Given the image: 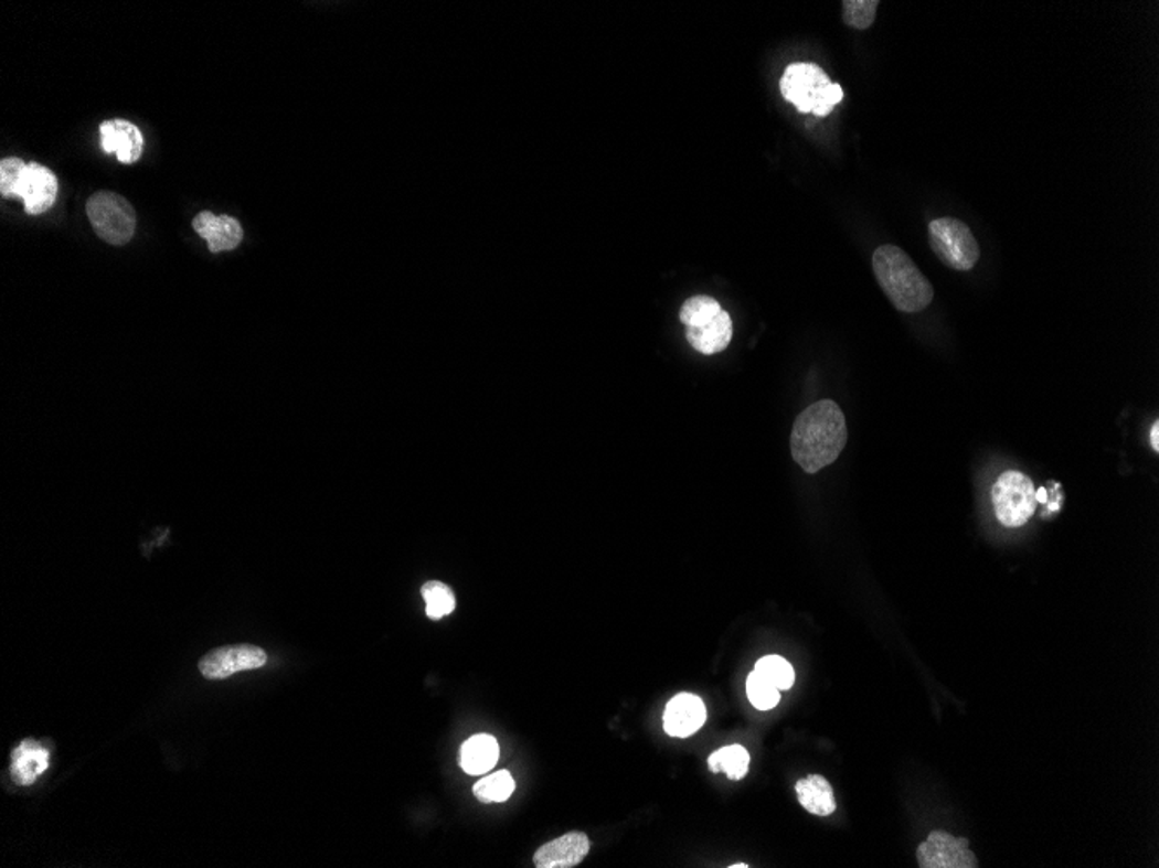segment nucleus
Listing matches in <instances>:
<instances>
[{"instance_id": "f257e3e1", "label": "nucleus", "mask_w": 1159, "mask_h": 868, "mask_svg": "<svg viewBox=\"0 0 1159 868\" xmlns=\"http://www.w3.org/2000/svg\"><path fill=\"white\" fill-rule=\"evenodd\" d=\"M848 444V425L836 400H818L795 418L790 449L795 463L807 473H818L836 463Z\"/></svg>"}, {"instance_id": "f03ea898", "label": "nucleus", "mask_w": 1159, "mask_h": 868, "mask_svg": "<svg viewBox=\"0 0 1159 868\" xmlns=\"http://www.w3.org/2000/svg\"><path fill=\"white\" fill-rule=\"evenodd\" d=\"M873 272L885 297L901 312H921L934 300V288L906 251L882 245L873 251Z\"/></svg>"}, {"instance_id": "7ed1b4c3", "label": "nucleus", "mask_w": 1159, "mask_h": 868, "mask_svg": "<svg viewBox=\"0 0 1159 868\" xmlns=\"http://www.w3.org/2000/svg\"><path fill=\"white\" fill-rule=\"evenodd\" d=\"M0 193L6 199H20L29 215H41L56 203L57 178L53 170L21 158L0 162Z\"/></svg>"}, {"instance_id": "20e7f679", "label": "nucleus", "mask_w": 1159, "mask_h": 868, "mask_svg": "<svg viewBox=\"0 0 1159 868\" xmlns=\"http://www.w3.org/2000/svg\"><path fill=\"white\" fill-rule=\"evenodd\" d=\"M779 89L800 114L825 118L843 99V89L831 84L827 73L815 63H794L783 73Z\"/></svg>"}, {"instance_id": "39448f33", "label": "nucleus", "mask_w": 1159, "mask_h": 868, "mask_svg": "<svg viewBox=\"0 0 1159 868\" xmlns=\"http://www.w3.org/2000/svg\"><path fill=\"white\" fill-rule=\"evenodd\" d=\"M679 318L685 326V339L691 347L703 356L724 351L733 340L731 315L714 297H691L682 303Z\"/></svg>"}, {"instance_id": "423d86ee", "label": "nucleus", "mask_w": 1159, "mask_h": 868, "mask_svg": "<svg viewBox=\"0 0 1159 868\" xmlns=\"http://www.w3.org/2000/svg\"><path fill=\"white\" fill-rule=\"evenodd\" d=\"M928 245L937 259L953 271H970L981 259V248L976 236L960 218H934L928 224Z\"/></svg>"}, {"instance_id": "0eeeda50", "label": "nucleus", "mask_w": 1159, "mask_h": 868, "mask_svg": "<svg viewBox=\"0 0 1159 868\" xmlns=\"http://www.w3.org/2000/svg\"><path fill=\"white\" fill-rule=\"evenodd\" d=\"M87 217L94 233L115 247L127 245L135 238L136 211L129 200L111 191H98L94 193L86 205Z\"/></svg>"}, {"instance_id": "6e6552de", "label": "nucleus", "mask_w": 1159, "mask_h": 868, "mask_svg": "<svg viewBox=\"0 0 1159 868\" xmlns=\"http://www.w3.org/2000/svg\"><path fill=\"white\" fill-rule=\"evenodd\" d=\"M995 515L1010 529L1028 524L1036 512V489L1030 476L1018 470L1001 473L991 489Z\"/></svg>"}, {"instance_id": "1a4fd4ad", "label": "nucleus", "mask_w": 1159, "mask_h": 868, "mask_svg": "<svg viewBox=\"0 0 1159 868\" xmlns=\"http://www.w3.org/2000/svg\"><path fill=\"white\" fill-rule=\"evenodd\" d=\"M266 661H268V655L259 646H221L200 658L199 669L205 678L224 679L240 671L263 667Z\"/></svg>"}, {"instance_id": "9d476101", "label": "nucleus", "mask_w": 1159, "mask_h": 868, "mask_svg": "<svg viewBox=\"0 0 1159 868\" xmlns=\"http://www.w3.org/2000/svg\"><path fill=\"white\" fill-rule=\"evenodd\" d=\"M916 860L922 868H974L976 857L970 851L969 840L936 831L918 846Z\"/></svg>"}, {"instance_id": "9b49d317", "label": "nucleus", "mask_w": 1159, "mask_h": 868, "mask_svg": "<svg viewBox=\"0 0 1159 868\" xmlns=\"http://www.w3.org/2000/svg\"><path fill=\"white\" fill-rule=\"evenodd\" d=\"M99 133H102L103 151L108 154H117L118 162L124 165L136 163L141 158L142 150H145V138L135 124L124 118L106 120L99 126Z\"/></svg>"}, {"instance_id": "f8f14e48", "label": "nucleus", "mask_w": 1159, "mask_h": 868, "mask_svg": "<svg viewBox=\"0 0 1159 868\" xmlns=\"http://www.w3.org/2000/svg\"><path fill=\"white\" fill-rule=\"evenodd\" d=\"M193 229H195L196 235L202 236L208 242L209 250L212 254L235 250V248H238L242 239H244V227L240 224L238 218L226 214L215 215L209 211L200 212L193 218Z\"/></svg>"}, {"instance_id": "ddd939ff", "label": "nucleus", "mask_w": 1159, "mask_h": 868, "mask_svg": "<svg viewBox=\"0 0 1159 868\" xmlns=\"http://www.w3.org/2000/svg\"><path fill=\"white\" fill-rule=\"evenodd\" d=\"M705 704L697 695H676L667 704L666 712H663V728L670 737H678V739L693 736L705 725Z\"/></svg>"}, {"instance_id": "4468645a", "label": "nucleus", "mask_w": 1159, "mask_h": 868, "mask_svg": "<svg viewBox=\"0 0 1159 868\" xmlns=\"http://www.w3.org/2000/svg\"><path fill=\"white\" fill-rule=\"evenodd\" d=\"M591 851L584 833H570L539 848L533 857L536 868H572L582 864Z\"/></svg>"}, {"instance_id": "2eb2a0df", "label": "nucleus", "mask_w": 1159, "mask_h": 868, "mask_svg": "<svg viewBox=\"0 0 1159 868\" xmlns=\"http://www.w3.org/2000/svg\"><path fill=\"white\" fill-rule=\"evenodd\" d=\"M47 767L50 751L38 740H23L11 754V773L20 785H32Z\"/></svg>"}, {"instance_id": "dca6fc26", "label": "nucleus", "mask_w": 1159, "mask_h": 868, "mask_svg": "<svg viewBox=\"0 0 1159 868\" xmlns=\"http://www.w3.org/2000/svg\"><path fill=\"white\" fill-rule=\"evenodd\" d=\"M499 758V742L487 733L470 737L460 749V767L469 775H482V773L490 772Z\"/></svg>"}, {"instance_id": "f3484780", "label": "nucleus", "mask_w": 1159, "mask_h": 868, "mask_svg": "<svg viewBox=\"0 0 1159 868\" xmlns=\"http://www.w3.org/2000/svg\"><path fill=\"white\" fill-rule=\"evenodd\" d=\"M800 806L816 816H830L836 812V794L825 776L809 775L795 785Z\"/></svg>"}, {"instance_id": "a211bd4d", "label": "nucleus", "mask_w": 1159, "mask_h": 868, "mask_svg": "<svg viewBox=\"0 0 1159 868\" xmlns=\"http://www.w3.org/2000/svg\"><path fill=\"white\" fill-rule=\"evenodd\" d=\"M748 767H751V754L738 743L721 748L712 752L709 758L710 772H724L731 780H742L748 773Z\"/></svg>"}, {"instance_id": "6ab92c4d", "label": "nucleus", "mask_w": 1159, "mask_h": 868, "mask_svg": "<svg viewBox=\"0 0 1159 868\" xmlns=\"http://www.w3.org/2000/svg\"><path fill=\"white\" fill-rule=\"evenodd\" d=\"M514 789L515 782L511 773L502 770L476 782L472 792L481 803H503L512 796Z\"/></svg>"}, {"instance_id": "aec40b11", "label": "nucleus", "mask_w": 1159, "mask_h": 868, "mask_svg": "<svg viewBox=\"0 0 1159 868\" xmlns=\"http://www.w3.org/2000/svg\"><path fill=\"white\" fill-rule=\"evenodd\" d=\"M422 597L426 602V614L433 621H439L455 610V594L448 586L439 581H429L422 586Z\"/></svg>"}, {"instance_id": "412c9836", "label": "nucleus", "mask_w": 1159, "mask_h": 868, "mask_svg": "<svg viewBox=\"0 0 1159 868\" xmlns=\"http://www.w3.org/2000/svg\"><path fill=\"white\" fill-rule=\"evenodd\" d=\"M755 671L779 692L790 690L794 687L795 671L787 658L779 657V655H766L757 661Z\"/></svg>"}, {"instance_id": "4be33fe9", "label": "nucleus", "mask_w": 1159, "mask_h": 868, "mask_svg": "<svg viewBox=\"0 0 1159 868\" xmlns=\"http://www.w3.org/2000/svg\"><path fill=\"white\" fill-rule=\"evenodd\" d=\"M746 694H748L752 706L758 711H769L779 704L778 688L773 687L767 679L758 675L757 671H752L751 676L746 678Z\"/></svg>"}, {"instance_id": "5701e85b", "label": "nucleus", "mask_w": 1159, "mask_h": 868, "mask_svg": "<svg viewBox=\"0 0 1159 868\" xmlns=\"http://www.w3.org/2000/svg\"><path fill=\"white\" fill-rule=\"evenodd\" d=\"M879 0H846L842 4L843 23L854 30H868L875 23Z\"/></svg>"}, {"instance_id": "b1692460", "label": "nucleus", "mask_w": 1159, "mask_h": 868, "mask_svg": "<svg viewBox=\"0 0 1159 868\" xmlns=\"http://www.w3.org/2000/svg\"><path fill=\"white\" fill-rule=\"evenodd\" d=\"M1149 439H1151L1152 449H1155V451L1158 452L1159 451V421H1155V424H1152L1151 432H1149Z\"/></svg>"}, {"instance_id": "393cba45", "label": "nucleus", "mask_w": 1159, "mask_h": 868, "mask_svg": "<svg viewBox=\"0 0 1159 868\" xmlns=\"http://www.w3.org/2000/svg\"><path fill=\"white\" fill-rule=\"evenodd\" d=\"M1036 501H1038V503H1046V491H1045V489L1042 487V489H1040V491H1038V493H1036Z\"/></svg>"}, {"instance_id": "a878e982", "label": "nucleus", "mask_w": 1159, "mask_h": 868, "mask_svg": "<svg viewBox=\"0 0 1159 868\" xmlns=\"http://www.w3.org/2000/svg\"><path fill=\"white\" fill-rule=\"evenodd\" d=\"M731 868H748V865H746V864H734V865H731Z\"/></svg>"}]
</instances>
